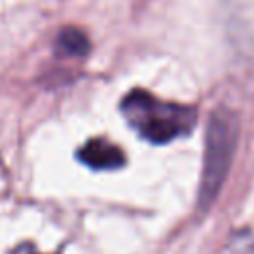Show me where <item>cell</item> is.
Returning a JSON list of instances; mask_svg holds the SVG:
<instances>
[{"label": "cell", "instance_id": "7a4b0ae2", "mask_svg": "<svg viewBox=\"0 0 254 254\" xmlns=\"http://www.w3.org/2000/svg\"><path fill=\"white\" fill-rule=\"evenodd\" d=\"M204 163L198 189V208L206 210L218 196L238 141V119L234 111L218 107L210 113L204 133Z\"/></svg>", "mask_w": 254, "mask_h": 254}, {"label": "cell", "instance_id": "6da1fadb", "mask_svg": "<svg viewBox=\"0 0 254 254\" xmlns=\"http://www.w3.org/2000/svg\"><path fill=\"white\" fill-rule=\"evenodd\" d=\"M121 113L143 139L157 145L189 135L196 123L194 107L163 101L143 89H133L123 97Z\"/></svg>", "mask_w": 254, "mask_h": 254}, {"label": "cell", "instance_id": "3957f363", "mask_svg": "<svg viewBox=\"0 0 254 254\" xmlns=\"http://www.w3.org/2000/svg\"><path fill=\"white\" fill-rule=\"evenodd\" d=\"M77 159L91 169H119L125 163L123 151L107 139H89L77 151Z\"/></svg>", "mask_w": 254, "mask_h": 254}, {"label": "cell", "instance_id": "277c9868", "mask_svg": "<svg viewBox=\"0 0 254 254\" xmlns=\"http://www.w3.org/2000/svg\"><path fill=\"white\" fill-rule=\"evenodd\" d=\"M56 52L65 58H81L89 52V40L79 28L67 26L56 38Z\"/></svg>", "mask_w": 254, "mask_h": 254}]
</instances>
